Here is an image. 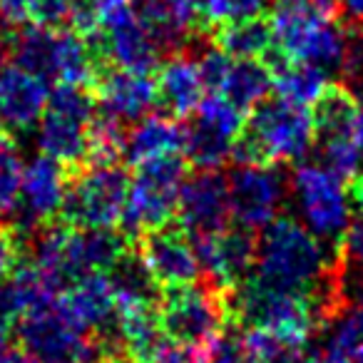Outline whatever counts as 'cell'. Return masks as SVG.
<instances>
[{
  "label": "cell",
  "instance_id": "cell-29",
  "mask_svg": "<svg viewBox=\"0 0 363 363\" xmlns=\"http://www.w3.org/2000/svg\"><path fill=\"white\" fill-rule=\"evenodd\" d=\"M274 87V72L264 60H234L227 70L222 87L214 95H224L242 110H254L267 100Z\"/></svg>",
  "mask_w": 363,
  "mask_h": 363
},
{
  "label": "cell",
  "instance_id": "cell-24",
  "mask_svg": "<svg viewBox=\"0 0 363 363\" xmlns=\"http://www.w3.org/2000/svg\"><path fill=\"white\" fill-rule=\"evenodd\" d=\"M62 289L35 264H21L11 277L0 281V313L11 323L48 306Z\"/></svg>",
  "mask_w": 363,
  "mask_h": 363
},
{
  "label": "cell",
  "instance_id": "cell-20",
  "mask_svg": "<svg viewBox=\"0 0 363 363\" xmlns=\"http://www.w3.org/2000/svg\"><path fill=\"white\" fill-rule=\"evenodd\" d=\"M90 90L100 105V112L120 122L142 120L157 102L155 77L147 72H132L112 65L100 67Z\"/></svg>",
  "mask_w": 363,
  "mask_h": 363
},
{
  "label": "cell",
  "instance_id": "cell-46",
  "mask_svg": "<svg viewBox=\"0 0 363 363\" xmlns=\"http://www.w3.org/2000/svg\"><path fill=\"white\" fill-rule=\"evenodd\" d=\"M358 35L363 38V23H361V26H358Z\"/></svg>",
  "mask_w": 363,
  "mask_h": 363
},
{
  "label": "cell",
  "instance_id": "cell-31",
  "mask_svg": "<svg viewBox=\"0 0 363 363\" xmlns=\"http://www.w3.org/2000/svg\"><path fill=\"white\" fill-rule=\"evenodd\" d=\"M267 8V0H197L199 30L212 35L219 26L244 18H257Z\"/></svg>",
  "mask_w": 363,
  "mask_h": 363
},
{
  "label": "cell",
  "instance_id": "cell-26",
  "mask_svg": "<svg viewBox=\"0 0 363 363\" xmlns=\"http://www.w3.org/2000/svg\"><path fill=\"white\" fill-rule=\"evenodd\" d=\"M137 13L155 33L162 50L184 45L189 35L202 33L197 0H140Z\"/></svg>",
  "mask_w": 363,
  "mask_h": 363
},
{
  "label": "cell",
  "instance_id": "cell-3",
  "mask_svg": "<svg viewBox=\"0 0 363 363\" xmlns=\"http://www.w3.org/2000/svg\"><path fill=\"white\" fill-rule=\"evenodd\" d=\"M227 308L232 326L262 328L301 351L333 318L318 298L267 286L254 274L227 294Z\"/></svg>",
  "mask_w": 363,
  "mask_h": 363
},
{
  "label": "cell",
  "instance_id": "cell-10",
  "mask_svg": "<svg viewBox=\"0 0 363 363\" xmlns=\"http://www.w3.org/2000/svg\"><path fill=\"white\" fill-rule=\"evenodd\" d=\"M130 192V174L120 164H82L70 172L60 222L77 229H112L120 224Z\"/></svg>",
  "mask_w": 363,
  "mask_h": 363
},
{
  "label": "cell",
  "instance_id": "cell-38",
  "mask_svg": "<svg viewBox=\"0 0 363 363\" xmlns=\"http://www.w3.org/2000/svg\"><path fill=\"white\" fill-rule=\"evenodd\" d=\"M132 0H77V6H82L85 11H90L92 16L102 18L105 13L117 11V8H125L130 6Z\"/></svg>",
  "mask_w": 363,
  "mask_h": 363
},
{
  "label": "cell",
  "instance_id": "cell-4",
  "mask_svg": "<svg viewBox=\"0 0 363 363\" xmlns=\"http://www.w3.org/2000/svg\"><path fill=\"white\" fill-rule=\"evenodd\" d=\"M313 145H316V127L311 110L284 100H264L244 122L234 142L232 157L239 164L303 162Z\"/></svg>",
  "mask_w": 363,
  "mask_h": 363
},
{
  "label": "cell",
  "instance_id": "cell-32",
  "mask_svg": "<svg viewBox=\"0 0 363 363\" xmlns=\"http://www.w3.org/2000/svg\"><path fill=\"white\" fill-rule=\"evenodd\" d=\"M23 164L21 152L11 137H0V217L18 212L23 187Z\"/></svg>",
  "mask_w": 363,
  "mask_h": 363
},
{
  "label": "cell",
  "instance_id": "cell-42",
  "mask_svg": "<svg viewBox=\"0 0 363 363\" xmlns=\"http://www.w3.org/2000/svg\"><path fill=\"white\" fill-rule=\"evenodd\" d=\"M13 338V323L8 321L3 313H0V353L8 351V343H11Z\"/></svg>",
  "mask_w": 363,
  "mask_h": 363
},
{
  "label": "cell",
  "instance_id": "cell-7",
  "mask_svg": "<svg viewBox=\"0 0 363 363\" xmlns=\"http://www.w3.org/2000/svg\"><path fill=\"white\" fill-rule=\"evenodd\" d=\"M289 189L303 227L338 249L353 217L351 184L321 162H296Z\"/></svg>",
  "mask_w": 363,
  "mask_h": 363
},
{
  "label": "cell",
  "instance_id": "cell-28",
  "mask_svg": "<svg viewBox=\"0 0 363 363\" xmlns=\"http://www.w3.org/2000/svg\"><path fill=\"white\" fill-rule=\"evenodd\" d=\"M214 45L234 60H264L274 50L272 21L264 16L244 18L219 26L209 35Z\"/></svg>",
  "mask_w": 363,
  "mask_h": 363
},
{
  "label": "cell",
  "instance_id": "cell-9",
  "mask_svg": "<svg viewBox=\"0 0 363 363\" xmlns=\"http://www.w3.org/2000/svg\"><path fill=\"white\" fill-rule=\"evenodd\" d=\"M95 105V95L87 87L57 85L38 122V145L43 155L57 160L70 172L80 169L87 157L92 122L97 117Z\"/></svg>",
  "mask_w": 363,
  "mask_h": 363
},
{
  "label": "cell",
  "instance_id": "cell-39",
  "mask_svg": "<svg viewBox=\"0 0 363 363\" xmlns=\"http://www.w3.org/2000/svg\"><path fill=\"white\" fill-rule=\"evenodd\" d=\"M301 363H351V356H341V353L321 348V351H313L311 356L301 358Z\"/></svg>",
  "mask_w": 363,
  "mask_h": 363
},
{
  "label": "cell",
  "instance_id": "cell-37",
  "mask_svg": "<svg viewBox=\"0 0 363 363\" xmlns=\"http://www.w3.org/2000/svg\"><path fill=\"white\" fill-rule=\"evenodd\" d=\"M346 272H353V281H351V286H348V284H343V279H341L343 301L363 308V269H346Z\"/></svg>",
  "mask_w": 363,
  "mask_h": 363
},
{
  "label": "cell",
  "instance_id": "cell-23",
  "mask_svg": "<svg viewBox=\"0 0 363 363\" xmlns=\"http://www.w3.org/2000/svg\"><path fill=\"white\" fill-rule=\"evenodd\" d=\"M155 82L157 102L164 107L167 115L177 117V120L194 115L207 97L199 60L187 52H174L172 57H167L164 65L157 70Z\"/></svg>",
  "mask_w": 363,
  "mask_h": 363
},
{
  "label": "cell",
  "instance_id": "cell-35",
  "mask_svg": "<svg viewBox=\"0 0 363 363\" xmlns=\"http://www.w3.org/2000/svg\"><path fill=\"white\" fill-rule=\"evenodd\" d=\"M232 331L234 326H229L227 333H222L212 346L204 348L202 356H199V363H247V356H244L242 348V336Z\"/></svg>",
  "mask_w": 363,
  "mask_h": 363
},
{
  "label": "cell",
  "instance_id": "cell-33",
  "mask_svg": "<svg viewBox=\"0 0 363 363\" xmlns=\"http://www.w3.org/2000/svg\"><path fill=\"white\" fill-rule=\"evenodd\" d=\"M331 333L323 348L341 356H353L358 348H363V308L353 303H343L341 311L331 318Z\"/></svg>",
  "mask_w": 363,
  "mask_h": 363
},
{
  "label": "cell",
  "instance_id": "cell-30",
  "mask_svg": "<svg viewBox=\"0 0 363 363\" xmlns=\"http://www.w3.org/2000/svg\"><path fill=\"white\" fill-rule=\"evenodd\" d=\"M127 152V132L120 120L100 115L95 117L87 140V157L85 164H120Z\"/></svg>",
  "mask_w": 363,
  "mask_h": 363
},
{
  "label": "cell",
  "instance_id": "cell-43",
  "mask_svg": "<svg viewBox=\"0 0 363 363\" xmlns=\"http://www.w3.org/2000/svg\"><path fill=\"white\" fill-rule=\"evenodd\" d=\"M351 197H353V204H356V199L363 197V155H361V169H358V177L351 182Z\"/></svg>",
  "mask_w": 363,
  "mask_h": 363
},
{
  "label": "cell",
  "instance_id": "cell-17",
  "mask_svg": "<svg viewBox=\"0 0 363 363\" xmlns=\"http://www.w3.org/2000/svg\"><path fill=\"white\" fill-rule=\"evenodd\" d=\"M57 308L100 341H117V294L107 274H87L57 294Z\"/></svg>",
  "mask_w": 363,
  "mask_h": 363
},
{
  "label": "cell",
  "instance_id": "cell-41",
  "mask_svg": "<svg viewBox=\"0 0 363 363\" xmlns=\"http://www.w3.org/2000/svg\"><path fill=\"white\" fill-rule=\"evenodd\" d=\"M0 363H35V361L26 351H21V348H16V351L8 348V351L0 353Z\"/></svg>",
  "mask_w": 363,
  "mask_h": 363
},
{
  "label": "cell",
  "instance_id": "cell-16",
  "mask_svg": "<svg viewBox=\"0 0 363 363\" xmlns=\"http://www.w3.org/2000/svg\"><path fill=\"white\" fill-rule=\"evenodd\" d=\"M137 254L145 262L147 272L152 274L160 291L162 289L187 286V284L199 281V277H202L194 239L179 222H169L164 227L142 234Z\"/></svg>",
  "mask_w": 363,
  "mask_h": 363
},
{
  "label": "cell",
  "instance_id": "cell-13",
  "mask_svg": "<svg viewBox=\"0 0 363 363\" xmlns=\"http://www.w3.org/2000/svg\"><path fill=\"white\" fill-rule=\"evenodd\" d=\"M244 110L224 95L209 92L187 127L184 157L197 169H219L234 155V142L244 127Z\"/></svg>",
  "mask_w": 363,
  "mask_h": 363
},
{
  "label": "cell",
  "instance_id": "cell-27",
  "mask_svg": "<svg viewBox=\"0 0 363 363\" xmlns=\"http://www.w3.org/2000/svg\"><path fill=\"white\" fill-rule=\"evenodd\" d=\"M274 72V90H277L279 100L291 102L296 107H306L311 110L328 87V72L308 62H291L281 57L277 50L269 52L267 60Z\"/></svg>",
  "mask_w": 363,
  "mask_h": 363
},
{
  "label": "cell",
  "instance_id": "cell-2",
  "mask_svg": "<svg viewBox=\"0 0 363 363\" xmlns=\"http://www.w3.org/2000/svg\"><path fill=\"white\" fill-rule=\"evenodd\" d=\"M274 48L291 62L341 70L351 45L338 0H281L272 13Z\"/></svg>",
  "mask_w": 363,
  "mask_h": 363
},
{
  "label": "cell",
  "instance_id": "cell-18",
  "mask_svg": "<svg viewBox=\"0 0 363 363\" xmlns=\"http://www.w3.org/2000/svg\"><path fill=\"white\" fill-rule=\"evenodd\" d=\"M177 217L192 239L227 229V222L232 219L227 179L217 169H199L194 177L184 179Z\"/></svg>",
  "mask_w": 363,
  "mask_h": 363
},
{
  "label": "cell",
  "instance_id": "cell-36",
  "mask_svg": "<svg viewBox=\"0 0 363 363\" xmlns=\"http://www.w3.org/2000/svg\"><path fill=\"white\" fill-rule=\"evenodd\" d=\"M26 257V239L13 227H0V281L11 277Z\"/></svg>",
  "mask_w": 363,
  "mask_h": 363
},
{
  "label": "cell",
  "instance_id": "cell-34",
  "mask_svg": "<svg viewBox=\"0 0 363 363\" xmlns=\"http://www.w3.org/2000/svg\"><path fill=\"white\" fill-rule=\"evenodd\" d=\"M338 257H341L343 269H363V197L356 199L351 224L338 242Z\"/></svg>",
  "mask_w": 363,
  "mask_h": 363
},
{
  "label": "cell",
  "instance_id": "cell-6",
  "mask_svg": "<svg viewBox=\"0 0 363 363\" xmlns=\"http://www.w3.org/2000/svg\"><path fill=\"white\" fill-rule=\"evenodd\" d=\"M321 164L346 182L361 169L363 155V97L343 82H328L323 95L311 107Z\"/></svg>",
  "mask_w": 363,
  "mask_h": 363
},
{
  "label": "cell",
  "instance_id": "cell-12",
  "mask_svg": "<svg viewBox=\"0 0 363 363\" xmlns=\"http://www.w3.org/2000/svg\"><path fill=\"white\" fill-rule=\"evenodd\" d=\"M87 43L92 45L102 67L112 65L152 75V70L160 65V40L142 21L140 13L132 11L130 6L105 13L100 18V28L87 35Z\"/></svg>",
  "mask_w": 363,
  "mask_h": 363
},
{
  "label": "cell",
  "instance_id": "cell-47",
  "mask_svg": "<svg viewBox=\"0 0 363 363\" xmlns=\"http://www.w3.org/2000/svg\"><path fill=\"white\" fill-rule=\"evenodd\" d=\"M0 137H3V135H0Z\"/></svg>",
  "mask_w": 363,
  "mask_h": 363
},
{
  "label": "cell",
  "instance_id": "cell-44",
  "mask_svg": "<svg viewBox=\"0 0 363 363\" xmlns=\"http://www.w3.org/2000/svg\"><path fill=\"white\" fill-rule=\"evenodd\" d=\"M351 363H363V348H358L356 353L351 356Z\"/></svg>",
  "mask_w": 363,
  "mask_h": 363
},
{
  "label": "cell",
  "instance_id": "cell-45",
  "mask_svg": "<svg viewBox=\"0 0 363 363\" xmlns=\"http://www.w3.org/2000/svg\"><path fill=\"white\" fill-rule=\"evenodd\" d=\"M100 363H127L125 358H105V361H100Z\"/></svg>",
  "mask_w": 363,
  "mask_h": 363
},
{
  "label": "cell",
  "instance_id": "cell-15",
  "mask_svg": "<svg viewBox=\"0 0 363 363\" xmlns=\"http://www.w3.org/2000/svg\"><path fill=\"white\" fill-rule=\"evenodd\" d=\"M194 249L202 277H207V284L224 294L234 291L257 269L259 239L254 237L252 229H244L239 224L234 229L227 227L222 232L194 237Z\"/></svg>",
  "mask_w": 363,
  "mask_h": 363
},
{
  "label": "cell",
  "instance_id": "cell-14",
  "mask_svg": "<svg viewBox=\"0 0 363 363\" xmlns=\"http://www.w3.org/2000/svg\"><path fill=\"white\" fill-rule=\"evenodd\" d=\"M227 184L232 219L252 232L272 224L286 199V179L274 164H239Z\"/></svg>",
  "mask_w": 363,
  "mask_h": 363
},
{
  "label": "cell",
  "instance_id": "cell-8",
  "mask_svg": "<svg viewBox=\"0 0 363 363\" xmlns=\"http://www.w3.org/2000/svg\"><path fill=\"white\" fill-rule=\"evenodd\" d=\"M187 167V157L182 155H167L137 164V174L135 179H130V192L120 219L122 232L132 242L152 229L169 224V219L177 214Z\"/></svg>",
  "mask_w": 363,
  "mask_h": 363
},
{
  "label": "cell",
  "instance_id": "cell-11",
  "mask_svg": "<svg viewBox=\"0 0 363 363\" xmlns=\"http://www.w3.org/2000/svg\"><path fill=\"white\" fill-rule=\"evenodd\" d=\"M55 301L18 321L21 351L35 363H100L102 348L97 338L75 326Z\"/></svg>",
  "mask_w": 363,
  "mask_h": 363
},
{
  "label": "cell",
  "instance_id": "cell-19",
  "mask_svg": "<svg viewBox=\"0 0 363 363\" xmlns=\"http://www.w3.org/2000/svg\"><path fill=\"white\" fill-rule=\"evenodd\" d=\"M67 182H70V169L52 157L40 155L28 162L23 169L21 204L16 212L28 232H35L60 217Z\"/></svg>",
  "mask_w": 363,
  "mask_h": 363
},
{
  "label": "cell",
  "instance_id": "cell-22",
  "mask_svg": "<svg viewBox=\"0 0 363 363\" xmlns=\"http://www.w3.org/2000/svg\"><path fill=\"white\" fill-rule=\"evenodd\" d=\"M115 326L127 363H157L169 346L155 301H117Z\"/></svg>",
  "mask_w": 363,
  "mask_h": 363
},
{
  "label": "cell",
  "instance_id": "cell-40",
  "mask_svg": "<svg viewBox=\"0 0 363 363\" xmlns=\"http://www.w3.org/2000/svg\"><path fill=\"white\" fill-rule=\"evenodd\" d=\"M338 6H341L343 18H348L351 23L361 26L363 23V0H338Z\"/></svg>",
  "mask_w": 363,
  "mask_h": 363
},
{
  "label": "cell",
  "instance_id": "cell-25",
  "mask_svg": "<svg viewBox=\"0 0 363 363\" xmlns=\"http://www.w3.org/2000/svg\"><path fill=\"white\" fill-rule=\"evenodd\" d=\"M187 127L172 115H145L127 132V162L145 164L150 160H160L167 155L184 152Z\"/></svg>",
  "mask_w": 363,
  "mask_h": 363
},
{
  "label": "cell",
  "instance_id": "cell-1",
  "mask_svg": "<svg viewBox=\"0 0 363 363\" xmlns=\"http://www.w3.org/2000/svg\"><path fill=\"white\" fill-rule=\"evenodd\" d=\"M254 277L281 291L313 296L336 316L343 301V264L338 249L318 239L301 219L279 214L262 229Z\"/></svg>",
  "mask_w": 363,
  "mask_h": 363
},
{
  "label": "cell",
  "instance_id": "cell-5",
  "mask_svg": "<svg viewBox=\"0 0 363 363\" xmlns=\"http://www.w3.org/2000/svg\"><path fill=\"white\" fill-rule=\"evenodd\" d=\"M162 331L174 346L204 351L232 326L227 308V294L212 284L162 289L157 301Z\"/></svg>",
  "mask_w": 363,
  "mask_h": 363
},
{
  "label": "cell",
  "instance_id": "cell-21",
  "mask_svg": "<svg viewBox=\"0 0 363 363\" xmlns=\"http://www.w3.org/2000/svg\"><path fill=\"white\" fill-rule=\"evenodd\" d=\"M48 82L26 67H0V125L11 135H26L40 122L48 105Z\"/></svg>",
  "mask_w": 363,
  "mask_h": 363
}]
</instances>
